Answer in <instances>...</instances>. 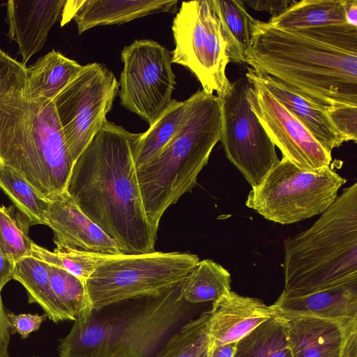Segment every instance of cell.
Here are the masks:
<instances>
[{
    "label": "cell",
    "mask_w": 357,
    "mask_h": 357,
    "mask_svg": "<svg viewBox=\"0 0 357 357\" xmlns=\"http://www.w3.org/2000/svg\"><path fill=\"white\" fill-rule=\"evenodd\" d=\"M244 63L317 107L357 106V27L284 29L255 20Z\"/></svg>",
    "instance_id": "6da1fadb"
},
{
    "label": "cell",
    "mask_w": 357,
    "mask_h": 357,
    "mask_svg": "<svg viewBox=\"0 0 357 357\" xmlns=\"http://www.w3.org/2000/svg\"><path fill=\"white\" fill-rule=\"evenodd\" d=\"M135 133L107 119L73 164L66 192L124 254L155 251L132 155Z\"/></svg>",
    "instance_id": "7a4b0ae2"
},
{
    "label": "cell",
    "mask_w": 357,
    "mask_h": 357,
    "mask_svg": "<svg viewBox=\"0 0 357 357\" xmlns=\"http://www.w3.org/2000/svg\"><path fill=\"white\" fill-rule=\"evenodd\" d=\"M26 68L0 48V164L49 202L67 194L74 162L53 101L29 97Z\"/></svg>",
    "instance_id": "3957f363"
},
{
    "label": "cell",
    "mask_w": 357,
    "mask_h": 357,
    "mask_svg": "<svg viewBox=\"0 0 357 357\" xmlns=\"http://www.w3.org/2000/svg\"><path fill=\"white\" fill-rule=\"evenodd\" d=\"M282 295L298 296L357 280V183L308 229L284 242Z\"/></svg>",
    "instance_id": "277c9868"
},
{
    "label": "cell",
    "mask_w": 357,
    "mask_h": 357,
    "mask_svg": "<svg viewBox=\"0 0 357 357\" xmlns=\"http://www.w3.org/2000/svg\"><path fill=\"white\" fill-rule=\"evenodd\" d=\"M182 282L107 316L77 317L60 340L59 357H153L188 314Z\"/></svg>",
    "instance_id": "5b68a950"
},
{
    "label": "cell",
    "mask_w": 357,
    "mask_h": 357,
    "mask_svg": "<svg viewBox=\"0 0 357 357\" xmlns=\"http://www.w3.org/2000/svg\"><path fill=\"white\" fill-rule=\"evenodd\" d=\"M190 98L189 114L176 135L158 157L137 169L145 213L157 232L165 211L196 185L221 138L220 98L203 90Z\"/></svg>",
    "instance_id": "8992f818"
},
{
    "label": "cell",
    "mask_w": 357,
    "mask_h": 357,
    "mask_svg": "<svg viewBox=\"0 0 357 357\" xmlns=\"http://www.w3.org/2000/svg\"><path fill=\"white\" fill-rule=\"evenodd\" d=\"M194 254L151 252L112 255L86 281L93 311L130 299L161 296L177 285L195 268Z\"/></svg>",
    "instance_id": "52a82bcc"
},
{
    "label": "cell",
    "mask_w": 357,
    "mask_h": 357,
    "mask_svg": "<svg viewBox=\"0 0 357 357\" xmlns=\"http://www.w3.org/2000/svg\"><path fill=\"white\" fill-rule=\"evenodd\" d=\"M346 181L331 166L303 169L282 158L252 188L245 205L268 220L292 224L321 214Z\"/></svg>",
    "instance_id": "ba28073f"
},
{
    "label": "cell",
    "mask_w": 357,
    "mask_h": 357,
    "mask_svg": "<svg viewBox=\"0 0 357 357\" xmlns=\"http://www.w3.org/2000/svg\"><path fill=\"white\" fill-rule=\"evenodd\" d=\"M172 29V63L188 68L205 93L224 96L231 84L226 75L230 59L212 0L183 1Z\"/></svg>",
    "instance_id": "9c48e42d"
},
{
    "label": "cell",
    "mask_w": 357,
    "mask_h": 357,
    "mask_svg": "<svg viewBox=\"0 0 357 357\" xmlns=\"http://www.w3.org/2000/svg\"><path fill=\"white\" fill-rule=\"evenodd\" d=\"M119 89L105 65L83 66L79 75L53 100L66 143L75 162L107 120Z\"/></svg>",
    "instance_id": "30bf717a"
},
{
    "label": "cell",
    "mask_w": 357,
    "mask_h": 357,
    "mask_svg": "<svg viewBox=\"0 0 357 357\" xmlns=\"http://www.w3.org/2000/svg\"><path fill=\"white\" fill-rule=\"evenodd\" d=\"M121 60L120 102L150 126L172 100L176 81L171 53L156 41L135 40L123 47Z\"/></svg>",
    "instance_id": "8fae6325"
},
{
    "label": "cell",
    "mask_w": 357,
    "mask_h": 357,
    "mask_svg": "<svg viewBox=\"0 0 357 357\" xmlns=\"http://www.w3.org/2000/svg\"><path fill=\"white\" fill-rule=\"evenodd\" d=\"M250 82L243 75L219 98L222 142L226 157L252 186H257L279 159L275 146L252 111L247 98Z\"/></svg>",
    "instance_id": "7c38bea8"
},
{
    "label": "cell",
    "mask_w": 357,
    "mask_h": 357,
    "mask_svg": "<svg viewBox=\"0 0 357 357\" xmlns=\"http://www.w3.org/2000/svg\"><path fill=\"white\" fill-rule=\"evenodd\" d=\"M247 79L250 82L247 98L250 108L272 142L280 149L282 158L303 169L330 166L331 153L259 83Z\"/></svg>",
    "instance_id": "4fadbf2b"
},
{
    "label": "cell",
    "mask_w": 357,
    "mask_h": 357,
    "mask_svg": "<svg viewBox=\"0 0 357 357\" xmlns=\"http://www.w3.org/2000/svg\"><path fill=\"white\" fill-rule=\"evenodd\" d=\"M282 317L293 357H357V317Z\"/></svg>",
    "instance_id": "5bb4252c"
},
{
    "label": "cell",
    "mask_w": 357,
    "mask_h": 357,
    "mask_svg": "<svg viewBox=\"0 0 357 357\" xmlns=\"http://www.w3.org/2000/svg\"><path fill=\"white\" fill-rule=\"evenodd\" d=\"M45 225L52 229L56 250H77L102 255L124 254L116 243L89 219L67 193L49 202Z\"/></svg>",
    "instance_id": "9a60e30c"
},
{
    "label": "cell",
    "mask_w": 357,
    "mask_h": 357,
    "mask_svg": "<svg viewBox=\"0 0 357 357\" xmlns=\"http://www.w3.org/2000/svg\"><path fill=\"white\" fill-rule=\"evenodd\" d=\"M178 1L68 0L61 26L73 20L79 34L98 26L120 24L149 15L176 12Z\"/></svg>",
    "instance_id": "2e32d148"
},
{
    "label": "cell",
    "mask_w": 357,
    "mask_h": 357,
    "mask_svg": "<svg viewBox=\"0 0 357 357\" xmlns=\"http://www.w3.org/2000/svg\"><path fill=\"white\" fill-rule=\"evenodd\" d=\"M66 0H10L6 5V36L18 45L24 66L43 47Z\"/></svg>",
    "instance_id": "e0dca14e"
},
{
    "label": "cell",
    "mask_w": 357,
    "mask_h": 357,
    "mask_svg": "<svg viewBox=\"0 0 357 357\" xmlns=\"http://www.w3.org/2000/svg\"><path fill=\"white\" fill-rule=\"evenodd\" d=\"M208 344L238 342L273 317L276 311L256 298L231 291L213 303L210 310Z\"/></svg>",
    "instance_id": "ac0fdd59"
},
{
    "label": "cell",
    "mask_w": 357,
    "mask_h": 357,
    "mask_svg": "<svg viewBox=\"0 0 357 357\" xmlns=\"http://www.w3.org/2000/svg\"><path fill=\"white\" fill-rule=\"evenodd\" d=\"M272 306L282 317H357V280L303 296L280 294Z\"/></svg>",
    "instance_id": "d6986e66"
},
{
    "label": "cell",
    "mask_w": 357,
    "mask_h": 357,
    "mask_svg": "<svg viewBox=\"0 0 357 357\" xmlns=\"http://www.w3.org/2000/svg\"><path fill=\"white\" fill-rule=\"evenodd\" d=\"M245 76L255 80L266 89L306 127L329 153L345 142V139L333 126L325 111L317 107L271 77L257 73L250 67L247 68Z\"/></svg>",
    "instance_id": "ffe728a7"
},
{
    "label": "cell",
    "mask_w": 357,
    "mask_h": 357,
    "mask_svg": "<svg viewBox=\"0 0 357 357\" xmlns=\"http://www.w3.org/2000/svg\"><path fill=\"white\" fill-rule=\"evenodd\" d=\"M82 68L76 61L52 50L26 68L29 97L53 101Z\"/></svg>",
    "instance_id": "44dd1931"
},
{
    "label": "cell",
    "mask_w": 357,
    "mask_h": 357,
    "mask_svg": "<svg viewBox=\"0 0 357 357\" xmlns=\"http://www.w3.org/2000/svg\"><path fill=\"white\" fill-rule=\"evenodd\" d=\"M190 107V98L184 101L172 99L167 108L146 132L135 133L132 155L137 169L160 155L184 123Z\"/></svg>",
    "instance_id": "7402d4cb"
},
{
    "label": "cell",
    "mask_w": 357,
    "mask_h": 357,
    "mask_svg": "<svg viewBox=\"0 0 357 357\" xmlns=\"http://www.w3.org/2000/svg\"><path fill=\"white\" fill-rule=\"evenodd\" d=\"M13 280L26 289L29 303L39 305L49 319L73 321L52 288L45 263L31 256L22 258L15 263Z\"/></svg>",
    "instance_id": "603a6c76"
},
{
    "label": "cell",
    "mask_w": 357,
    "mask_h": 357,
    "mask_svg": "<svg viewBox=\"0 0 357 357\" xmlns=\"http://www.w3.org/2000/svg\"><path fill=\"white\" fill-rule=\"evenodd\" d=\"M268 22L284 29L346 24L344 0L293 1L283 13L271 17Z\"/></svg>",
    "instance_id": "cb8c5ba5"
},
{
    "label": "cell",
    "mask_w": 357,
    "mask_h": 357,
    "mask_svg": "<svg viewBox=\"0 0 357 357\" xmlns=\"http://www.w3.org/2000/svg\"><path fill=\"white\" fill-rule=\"evenodd\" d=\"M230 61L244 63L252 38L253 18L241 0H212Z\"/></svg>",
    "instance_id": "d4e9b609"
},
{
    "label": "cell",
    "mask_w": 357,
    "mask_h": 357,
    "mask_svg": "<svg viewBox=\"0 0 357 357\" xmlns=\"http://www.w3.org/2000/svg\"><path fill=\"white\" fill-rule=\"evenodd\" d=\"M230 291V273L211 259L199 261L181 286L183 298L190 304L213 303Z\"/></svg>",
    "instance_id": "484cf974"
},
{
    "label": "cell",
    "mask_w": 357,
    "mask_h": 357,
    "mask_svg": "<svg viewBox=\"0 0 357 357\" xmlns=\"http://www.w3.org/2000/svg\"><path fill=\"white\" fill-rule=\"evenodd\" d=\"M233 357H293L284 319L276 315L255 328L237 342Z\"/></svg>",
    "instance_id": "4316f807"
},
{
    "label": "cell",
    "mask_w": 357,
    "mask_h": 357,
    "mask_svg": "<svg viewBox=\"0 0 357 357\" xmlns=\"http://www.w3.org/2000/svg\"><path fill=\"white\" fill-rule=\"evenodd\" d=\"M0 190L27 219L30 227L45 225L49 202L40 197L20 173L2 164H0Z\"/></svg>",
    "instance_id": "83f0119b"
},
{
    "label": "cell",
    "mask_w": 357,
    "mask_h": 357,
    "mask_svg": "<svg viewBox=\"0 0 357 357\" xmlns=\"http://www.w3.org/2000/svg\"><path fill=\"white\" fill-rule=\"evenodd\" d=\"M210 310L172 334L153 357H199L209 342Z\"/></svg>",
    "instance_id": "f1b7e54d"
},
{
    "label": "cell",
    "mask_w": 357,
    "mask_h": 357,
    "mask_svg": "<svg viewBox=\"0 0 357 357\" xmlns=\"http://www.w3.org/2000/svg\"><path fill=\"white\" fill-rule=\"evenodd\" d=\"M31 256L63 269L86 282L96 268L112 255L70 249L50 251L33 243Z\"/></svg>",
    "instance_id": "f546056e"
},
{
    "label": "cell",
    "mask_w": 357,
    "mask_h": 357,
    "mask_svg": "<svg viewBox=\"0 0 357 357\" xmlns=\"http://www.w3.org/2000/svg\"><path fill=\"white\" fill-rule=\"evenodd\" d=\"M15 209L13 205L0 206V248L15 263L31 256L33 243L27 219Z\"/></svg>",
    "instance_id": "4dcf8cb0"
},
{
    "label": "cell",
    "mask_w": 357,
    "mask_h": 357,
    "mask_svg": "<svg viewBox=\"0 0 357 357\" xmlns=\"http://www.w3.org/2000/svg\"><path fill=\"white\" fill-rule=\"evenodd\" d=\"M52 288L73 321L91 312L86 282L60 268L46 264Z\"/></svg>",
    "instance_id": "1f68e13d"
},
{
    "label": "cell",
    "mask_w": 357,
    "mask_h": 357,
    "mask_svg": "<svg viewBox=\"0 0 357 357\" xmlns=\"http://www.w3.org/2000/svg\"><path fill=\"white\" fill-rule=\"evenodd\" d=\"M335 129L344 137L345 142L357 141V106L331 107L326 111Z\"/></svg>",
    "instance_id": "d6a6232c"
},
{
    "label": "cell",
    "mask_w": 357,
    "mask_h": 357,
    "mask_svg": "<svg viewBox=\"0 0 357 357\" xmlns=\"http://www.w3.org/2000/svg\"><path fill=\"white\" fill-rule=\"evenodd\" d=\"M7 317L10 335L17 333L22 339H26L31 333L39 330L47 316L45 313L16 314L13 312H7Z\"/></svg>",
    "instance_id": "836d02e7"
},
{
    "label": "cell",
    "mask_w": 357,
    "mask_h": 357,
    "mask_svg": "<svg viewBox=\"0 0 357 357\" xmlns=\"http://www.w3.org/2000/svg\"><path fill=\"white\" fill-rule=\"evenodd\" d=\"M243 1L255 10L268 12L271 15V17L280 15L293 2L291 0H250Z\"/></svg>",
    "instance_id": "e575fe53"
},
{
    "label": "cell",
    "mask_w": 357,
    "mask_h": 357,
    "mask_svg": "<svg viewBox=\"0 0 357 357\" xmlns=\"http://www.w3.org/2000/svg\"><path fill=\"white\" fill-rule=\"evenodd\" d=\"M10 333L9 330L7 312L4 307L0 294V357H9L8 346Z\"/></svg>",
    "instance_id": "d590c367"
},
{
    "label": "cell",
    "mask_w": 357,
    "mask_h": 357,
    "mask_svg": "<svg viewBox=\"0 0 357 357\" xmlns=\"http://www.w3.org/2000/svg\"><path fill=\"white\" fill-rule=\"evenodd\" d=\"M15 263L0 248V294L4 286L13 280Z\"/></svg>",
    "instance_id": "8d00e7d4"
},
{
    "label": "cell",
    "mask_w": 357,
    "mask_h": 357,
    "mask_svg": "<svg viewBox=\"0 0 357 357\" xmlns=\"http://www.w3.org/2000/svg\"><path fill=\"white\" fill-rule=\"evenodd\" d=\"M238 342L220 344H208L207 357H233Z\"/></svg>",
    "instance_id": "74e56055"
},
{
    "label": "cell",
    "mask_w": 357,
    "mask_h": 357,
    "mask_svg": "<svg viewBox=\"0 0 357 357\" xmlns=\"http://www.w3.org/2000/svg\"><path fill=\"white\" fill-rule=\"evenodd\" d=\"M344 12L347 23L357 27V0H344Z\"/></svg>",
    "instance_id": "f35d334b"
},
{
    "label": "cell",
    "mask_w": 357,
    "mask_h": 357,
    "mask_svg": "<svg viewBox=\"0 0 357 357\" xmlns=\"http://www.w3.org/2000/svg\"><path fill=\"white\" fill-rule=\"evenodd\" d=\"M199 357H207V349L202 353Z\"/></svg>",
    "instance_id": "ab89813d"
},
{
    "label": "cell",
    "mask_w": 357,
    "mask_h": 357,
    "mask_svg": "<svg viewBox=\"0 0 357 357\" xmlns=\"http://www.w3.org/2000/svg\"><path fill=\"white\" fill-rule=\"evenodd\" d=\"M35 357H38V356H35Z\"/></svg>",
    "instance_id": "60d3db41"
}]
</instances>
